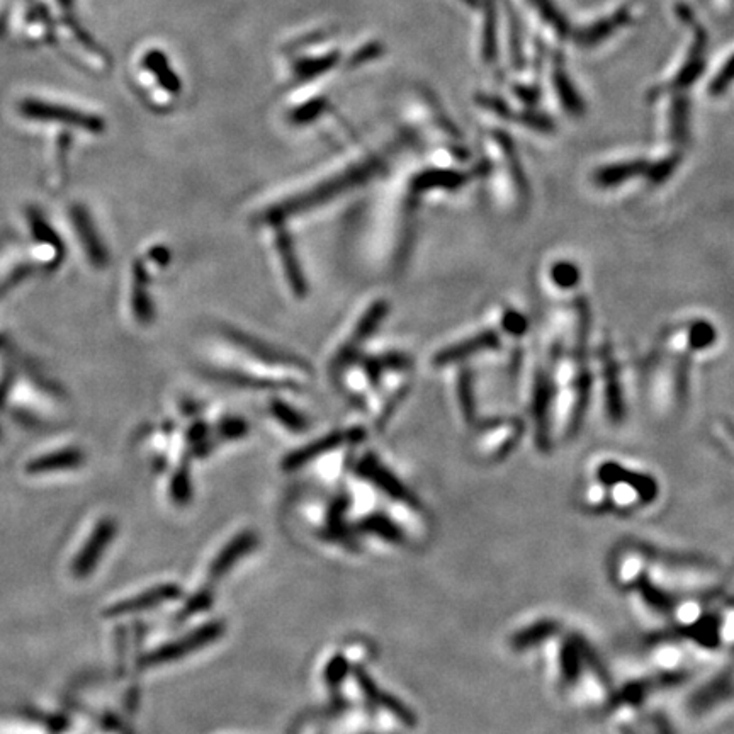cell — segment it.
I'll list each match as a JSON object with an SVG mask.
<instances>
[{
    "label": "cell",
    "instance_id": "6da1fadb",
    "mask_svg": "<svg viewBox=\"0 0 734 734\" xmlns=\"http://www.w3.org/2000/svg\"><path fill=\"white\" fill-rule=\"evenodd\" d=\"M551 381L549 437L553 442L575 439L592 395V367L587 351H563L548 361Z\"/></svg>",
    "mask_w": 734,
    "mask_h": 734
},
{
    "label": "cell",
    "instance_id": "7a4b0ae2",
    "mask_svg": "<svg viewBox=\"0 0 734 734\" xmlns=\"http://www.w3.org/2000/svg\"><path fill=\"white\" fill-rule=\"evenodd\" d=\"M650 578L675 597L718 595L721 568L704 556L651 546Z\"/></svg>",
    "mask_w": 734,
    "mask_h": 734
},
{
    "label": "cell",
    "instance_id": "3957f363",
    "mask_svg": "<svg viewBox=\"0 0 734 734\" xmlns=\"http://www.w3.org/2000/svg\"><path fill=\"white\" fill-rule=\"evenodd\" d=\"M485 150L493 201L507 215L524 213L529 203V186L512 138L503 131H490Z\"/></svg>",
    "mask_w": 734,
    "mask_h": 734
},
{
    "label": "cell",
    "instance_id": "277c9868",
    "mask_svg": "<svg viewBox=\"0 0 734 734\" xmlns=\"http://www.w3.org/2000/svg\"><path fill=\"white\" fill-rule=\"evenodd\" d=\"M593 478L607 485L609 512L631 517L655 502L660 493L658 481L648 473L629 468L616 459H604L592 468Z\"/></svg>",
    "mask_w": 734,
    "mask_h": 734
},
{
    "label": "cell",
    "instance_id": "5b68a950",
    "mask_svg": "<svg viewBox=\"0 0 734 734\" xmlns=\"http://www.w3.org/2000/svg\"><path fill=\"white\" fill-rule=\"evenodd\" d=\"M675 16L684 24L689 41L682 48V55L673 60L668 74L661 79L660 84L651 89L650 97L660 96L663 92H685L690 85H694L706 70L707 36L706 29L695 16V12L684 2L675 6Z\"/></svg>",
    "mask_w": 734,
    "mask_h": 734
},
{
    "label": "cell",
    "instance_id": "8992f818",
    "mask_svg": "<svg viewBox=\"0 0 734 734\" xmlns=\"http://www.w3.org/2000/svg\"><path fill=\"white\" fill-rule=\"evenodd\" d=\"M590 644L583 634L561 629L539 650L543 658L544 680L554 694L566 697L582 668Z\"/></svg>",
    "mask_w": 734,
    "mask_h": 734
},
{
    "label": "cell",
    "instance_id": "52a82bcc",
    "mask_svg": "<svg viewBox=\"0 0 734 734\" xmlns=\"http://www.w3.org/2000/svg\"><path fill=\"white\" fill-rule=\"evenodd\" d=\"M697 656L692 646L670 629L658 631L646 646L650 673L660 680L663 689L689 682L694 677Z\"/></svg>",
    "mask_w": 734,
    "mask_h": 734
},
{
    "label": "cell",
    "instance_id": "ba28073f",
    "mask_svg": "<svg viewBox=\"0 0 734 734\" xmlns=\"http://www.w3.org/2000/svg\"><path fill=\"white\" fill-rule=\"evenodd\" d=\"M2 401L11 405L21 417L43 424V420L57 417L62 410L63 398L53 384L31 371L12 374L7 383Z\"/></svg>",
    "mask_w": 734,
    "mask_h": 734
},
{
    "label": "cell",
    "instance_id": "9c48e42d",
    "mask_svg": "<svg viewBox=\"0 0 734 734\" xmlns=\"http://www.w3.org/2000/svg\"><path fill=\"white\" fill-rule=\"evenodd\" d=\"M648 396L663 417L677 413L687 398V357L660 349L651 359Z\"/></svg>",
    "mask_w": 734,
    "mask_h": 734
},
{
    "label": "cell",
    "instance_id": "30bf717a",
    "mask_svg": "<svg viewBox=\"0 0 734 734\" xmlns=\"http://www.w3.org/2000/svg\"><path fill=\"white\" fill-rule=\"evenodd\" d=\"M616 684L592 643L588 644L582 668L568 692L573 706L587 714H609L616 701Z\"/></svg>",
    "mask_w": 734,
    "mask_h": 734
},
{
    "label": "cell",
    "instance_id": "8fae6325",
    "mask_svg": "<svg viewBox=\"0 0 734 734\" xmlns=\"http://www.w3.org/2000/svg\"><path fill=\"white\" fill-rule=\"evenodd\" d=\"M114 536H116V522L109 517H101L92 522L87 529L80 531L63 558L65 575L72 576L74 580L89 578L101 563L109 544L113 543Z\"/></svg>",
    "mask_w": 734,
    "mask_h": 734
},
{
    "label": "cell",
    "instance_id": "7c38bea8",
    "mask_svg": "<svg viewBox=\"0 0 734 734\" xmlns=\"http://www.w3.org/2000/svg\"><path fill=\"white\" fill-rule=\"evenodd\" d=\"M731 702H734V670L723 667L706 675L687 692L682 709L685 718L694 723L706 721Z\"/></svg>",
    "mask_w": 734,
    "mask_h": 734
},
{
    "label": "cell",
    "instance_id": "4fadbf2b",
    "mask_svg": "<svg viewBox=\"0 0 734 734\" xmlns=\"http://www.w3.org/2000/svg\"><path fill=\"white\" fill-rule=\"evenodd\" d=\"M526 410L531 418L532 439L537 451L548 452L553 444L549 437V407H551V381L548 364L532 362L531 371L526 374Z\"/></svg>",
    "mask_w": 734,
    "mask_h": 734
},
{
    "label": "cell",
    "instance_id": "5bb4252c",
    "mask_svg": "<svg viewBox=\"0 0 734 734\" xmlns=\"http://www.w3.org/2000/svg\"><path fill=\"white\" fill-rule=\"evenodd\" d=\"M84 466L85 452L65 442L31 454L23 463V475L29 480H60L79 473Z\"/></svg>",
    "mask_w": 734,
    "mask_h": 734
},
{
    "label": "cell",
    "instance_id": "9a60e30c",
    "mask_svg": "<svg viewBox=\"0 0 734 734\" xmlns=\"http://www.w3.org/2000/svg\"><path fill=\"white\" fill-rule=\"evenodd\" d=\"M651 546L643 543H622L610 553L607 571L609 580L619 592L629 593L650 576Z\"/></svg>",
    "mask_w": 734,
    "mask_h": 734
},
{
    "label": "cell",
    "instance_id": "2e32d148",
    "mask_svg": "<svg viewBox=\"0 0 734 734\" xmlns=\"http://www.w3.org/2000/svg\"><path fill=\"white\" fill-rule=\"evenodd\" d=\"M29 226V243L26 250L29 264L40 271H57L65 260V247L57 230L45 220V216L31 209L26 216Z\"/></svg>",
    "mask_w": 734,
    "mask_h": 734
},
{
    "label": "cell",
    "instance_id": "e0dca14e",
    "mask_svg": "<svg viewBox=\"0 0 734 734\" xmlns=\"http://www.w3.org/2000/svg\"><path fill=\"white\" fill-rule=\"evenodd\" d=\"M526 425L519 418L505 417L490 420L478 434L476 451L485 463H500L509 458L524 437Z\"/></svg>",
    "mask_w": 734,
    "mask_h": 734
},
{
    "label": "cell",
    "instance_id": "ac0fdd59",
    "mask_svg": "<svg viewBox=\"0 0 734 734\" xmlns=\"http://www.w3.org/2000/svg\"><path fill=\"white\" fill-rule=\"evenodd\" d=\"M629 595L631 609L638 616L639 621L646 626L665 631L670 629V617H672L673 602L675 595L665 588L656 585L650 576L633 588Z\"/></svg>",
    "mask_w": 734,
    "mask_h": 734
},
{
    "label": "cell",
    "instance_id": "d6986e66",
    "mask_svg": "<svg viewBox=\"0 0 734 734\" xmlns=\"http://www.w3.org/2000/svg\"><path fill=\"white\" fill-rule=\"evenodd\" d=\"M593 357H595V373H592V376L597 378L600 384V396H602L605 417L609 420V424H622L624 415H626V405H624V396H622L621 383H619V369H617L614 352L609 342H602Z\"/></svg>",
    "mask_w": 734,
    "mask_h": 734
},
{
    "label": "cell",
    "instance_id": "ffe728a7",
    "mask_svg": "<svg viewBox=\"0 0 734 734\" xmlns=\"http://www.w3.org/2000/svg\"><path fill=\"white\" fill-rule=\"evenodd\" d=\"M67 223H70L72 237H74L80 254H84L89 266L102 269L108 264V252L102 238L97 233V226L89 215V211L82 204L75 203L67 208Z\"/></svg>",
    "mask_w": 734,
    "mask_h": 734
},
{
    "label": "cell",
    "instance_id": "44dd1931",
    "mask_svg": "<svg viewBox=\"0 0 734 734\" xmlns=\"http://www.w3.org/2000/svg\"><path fill=\"white\" fill-rule=\"evenodd\" d=\"M653 101L660 102L658 121L663 142L682 148L689 136L690 111L685 92H663L653 97Z\"/></svg>",
    "mask_w": 734,
    "mask_h": 734
},
{
    "label": "cell",
    "instance_id": "7402d4cb",
    "mask_svg": "<svg viewBox=\"0 0 734 734\" xmlns=\"http://www.w3.org/2000/svg\"><path fill=\"white\" fill-rule=\"evenodd\" d=\"M223 631H225L223 622H209L206 626L199 627V629L187 634L176 643L165 644V646H160L157 650L152 651L150 655L143 658L142 665L143 667H155L160 663L181 660L184 656L191 655L194 651L215 643L216 639H220Z\"/></svg>",
    "mask_w": 734,
    "mask_h": 734
},
{
    "label": "cell",
    "instance_id": "603a6c76",
    "mask_svg": "<svg viewBox=\"0 0 734 734\" xmlns=\"http://www.w3.org/2000/svg\"><path fill=\"white\" fill-rule=\"evenodd\" d=\"M563 622L553 616H537L514 627L507 636V646L514 655L539 651L549 639L563 629Z\"/></svg>",
    "mask_w": 734,
    "mask_h": 734
},
{
    "label": "cell",
    "instance_id": "cb8c5ba5",
    "mask_svg": "<svg viewBox=\"0 0 734 734\" xmlns=\"http://www.w3.org/2000/svg\"><path fill=\"white\" fill-rule=\"evenodd\" d=\"M21 113L26 118L36 119V121H50L57 125L79 128V130L99 131L102 128V121L97 116L80 113L75 109L60 106V104H51V102L29 99L21 104Z\"/></svg>",
    "mask_w": 734,
    "mask_h": 734
},
{
    "label": "cell",
    "instance_id": "d4e9b609",
    "mask_svg": "<svg viewBox=\"0 0 734 734\" xmlns=\"http://www.w3.org/2000/svg\"><path fill=\"white\" fill-rule=\"evenodd\" d=\"M638 11V6H634V4L619 7L607 16L593 21L592 24L576 29L573 33V40H575L576 45L582 46V48H595V46L602 45L605 40H609L610 36H614L622 28H627L629 24H633L634 19L638 16Z\"/></svg>",
    "mask_w": 734,
    "mask_h": 734
},
{
    "label": "cell",
    "instance_id": "484cf974",
    "mask_svg": "<svg viewBox=\"0 0 734 734\" xmlns=\"http://www.w3.org/2000/svg\"><path fill=\"white\" fill-rule=\"evenodd\" d=\"M714 340H716V330L712 328L711 323L695 320V322L684 323V325L672 328L665 335L661 349L678 354V356L689 357L694 352L709 349L714 344Z\"/></svg>",
    "mask_w": 734,
    "mask_h": 734
},
{
    "label": "cell",
    "instance_id": "4316f807",
    "mask_svg": "<svg viewBox=\"0 0 734 734\" xmlns=\"http://www.w3.org/2000/svg\"><path fill=\"white\" fill-rule=\"evenodd\" d=\"M549 68H551L549 70V80H551V87H553L554 97L558 101L559 108L571 118H582L585 114V102L580 97V92L576 91L575 84H573V80H571L570 74L566 70L565 60H563L559 51L553 53Z\"/></svg>",
    "mask_w": 734,
    "mask_h": 734
},
{
    "label": "cell",
    "instance_id": "83f0119b",
    "mask_svg": "<svg viewBox=\"0 0 734 734\" xmlns=\"http://www.w3.org/2000/svg\"><path fill=\"white\" fill-rule=\"evenodd\" d=\"M181 593V588L174 585V583L159 585V587L150 588V590H145V592L138 593V595H133V597L109 605L108 609L104 610V614L108 617L130 616V614H136L140 610L152 609V607L165 604L170 600H176L177 597H181Z\"/></svg>",
    "mask_w": 734,
    "mask_h": 734
},
{
    "label": "cell",
    "instance_id": "f1b7e54d",
    "mask_svg": "<svg viewBox=\"0 0 734 734\" xmlns=\"http://www.w3.org/2000/svg\"><path fill=\"white\" fill-rule=\"evenodd\" d=\"M498 347H500V335L495 330H483L480 334L473 335L459 344L449 345L434 357V362L439 366L456 364L480 352L495 351Z\"/></svg>",
    "mask_w": 734,
    "mask_h": 734
},
{
    "label": "cell",
    "instance_id": "f546056e",
    "mask_svg": "<svg viewBox=\"0 0 734 734\" xmlns=\"http://www.w3.org/2000/svg\"><path fill=\"white\" fill-rule=\"evenodd\" d=\"M356 678L357 684H359V687H361L362 692H364V695H366L369 701L376 704V706L383 707L386 711H390L391 714H395L396 718L400 719L401 723L405 724V726H410V728L415 726V723H417L415 714L403 702L398 701L396 697H391L388 692L379 689L373 678L369 677L366 672H362L361 668H357Z\"/></svg>",
    "mask_w": 734,
    "mask_h": 734
},
{
    "label": "cell",
    "instance_id": "4dcf8cb0",
    "mask_svg": "<svg viewBox=\"0 0 734 734\" xmlns=\"http://www.w3.org/2000/svg\"><path fill=\"white\" fill-rule=\"evenodd\" d=\"M362 432L359 430H351V432H335V434L327 435L320 441L311 442L308 446L303 447L300 451L289 454L288 458L284 459V469H298L301 466H305L308 461L313 458L322 456L325 452L332 451L334 447L340 446L347 441H356L361 439Z\"/></svg>",
    "mask_w": 734,
    "mask_h": 734
},
{
    "label": "cell",
    "instance_id": "1f68e13d",
    "mask_svg": "<svg viewBox=\"0 0 734 734\" xmlns=\"http://www.w3.org/2000/svg\"><path fill=\"white\" fill-rule=\"evenodd\" d=\"M362 476H366L369 480L373 481L374 485H378L383 492L388 493L390 497L400 500V502L407 503L413 509H417L418 503L417 498L413 497L412 493L408 492L405 486L401 485L400 481L396 480L395 476L391 475L390 471H386L383 466H379L378 461L373 458H366L362 461L359 466Z\"/></svg>",
    "mask_w": 734,
    "mask_h": 734
},
{
    "label": "cell",
    "instance_id": "d6a6232c",
    "mask_svg": "<svg viewBox=\"0 0 734 734\" xmlns=\"http://www.w3.org/2000/svg\"><path fill=\"white\" fill-rule=\"evenodd\" d=\"M255 544H257V536L254 532H242L240 536L235 537L216 556L213 565L209 568V578L220 580L221 576H225L232 566L237 565L238 559L242 558L243 554H249L255 548Z\"/></svg>",
    "mask_w": 734,
    "mask_h": 734
},
{
    "label": "cell",
    "instance_id": "836d02e7",
    "mask_svg": "<svg viewBox=\"0 0 734 734\" xmlns=\"http://www.w3.org/2000/svg\"><path fill=\"white\" fill-rule=\"evenodd\" d=\"M646 159L622 160L616 164L604 165L595 170L593 182L602 189L617 187L624 182L633 181L636 177H644Z\"/></svg>",
    "mask_w": 734,
    "mask_h": 734
},
{
    "label": "cell",
    "instance_id": "e575fe53",
    "mask_svg": "<svg viewBox=\"0 0 734 734\" xmlns=\"http://www.w3.org/2000/svg\"><path fill=\"white\" fill-rule=\"evenodd\" d=\"M483 21H481V58L493 63L498 57V9L497 0H483Z\"/></svg>",
    "mask_w": 734,
    "mask_h": 734
},
{
    "label": "cell",
    "instance_id": "d590c367",
    "mask_svg": "<svg viewBox=\"0 0 734 734\" xmlns=\"http://www.w3.org/2000/svg\"><path fill=\"white\" fill-rule=\"evenodd\" d=\"M0 734H57L48 719L31 714H0Z\"/></svg>",
    "mask_w": 734,
    "mask_h": 734
},
{
    "label": "cell",
    "instance_id": "8d00e7d4",
    "mask_svg": "<svg viewBox=\"0 0 734 734\" xmlns=\"http://www.w3.org/2000/svg\"><path fill=\"white\" fill-rule=\"evenodd\" d=\"M578 505L583 512L592 515H607L609 512V492L607 485L599 478L590 476L583 483L580 492H578Z\"/></svg>",
    "mask_w": 734,
    "mask_h": 734
},
{
    "label": "cell",
    "instance_id": "74e56055",
    "mask_svg": "<svg viewBox=\"0 0 734 734\" xmlns=\"http://www.w3.org/2000/svg\"><path fill=\"white\" fill-rule=\"evenodd\" d=\"M524 2L531 7L537 19L546 26V29L553 36L566 38L570 34V24H568L563 12L559 11V7L554 4L553 0H524Z\"/></svg>",
    "mask_w": 734,
    "mask_h": 734
},
{
    "label": "cell",
    "instance_id": "f35d334b",
    "mask_svg": "<svg viewBox=\"0 0 734 734\" xmlns=\"http://www.w3.org/2000/svg\"><path fill=\"white\" fill-rule=\"evenodd\" d=\"M466 172L454 169H432L424 172L415 181V191H430V189H458L468 182Z\"/></svg>",
    "mask_w": 734,
    "mask_h": 734
},
{
    "label": "cell",
    "instance_id": "ab89813d",
    "mask_svg": "<svg viewBox=\"0 0 734 734\" xmlns=\"http://www.w3.org/2000/svg\"><path fill=\"white\" fill-rule=\"evenodd\" d=\"M131 306H133V315L142 323L152 320L153 310L152 303L148 300L147 277L143 271L142 264H135L133 267V284H131Z\"/></svg>",
    "mask_w": 734,
    "mask_h": 734
},
{
    "label": "cell",
    "instance_id": "60d3db41",
    "mask_svg": "<svg viewBox=\"0 0 734 734\" xmlns=\"http://www.w3.org/2000/svg\"><path fill=\"white\" fill-rule=\"evenodd\" d=\"M719 651L734 656V599L716 605Z\"/></svg>",
    "mask_w": 734,
    "mask_h": 734
},
{
    "label": "cell",
    "instance_id": "b9f144b4",
    "mask_svg": "<svg viewBox=\"0 0 734 734\" xmlns=\"http://www.w3.org/2000/svg\"><path fill=\"white\" fill-rule=\"evenodd\" d=\"M277 250H279L281 260H283L286 272H288L289 284H291V288H293L294 293H305V279H303L300 266H298L296 257H294V250L293 247H291V242H289V238L286 237L284 233H281V235L277 237Z\"/></svg>",
    "mask_w": 734,
    "mask_h": 734
},
{
    "label": "cell",
    "instance_id": "7bdbcfd3",
    "mask_svg": "<svg viewBox=\"0 0 734 734\" xmlns=\"http://www.w3.org/2000/svg\"><path fill=\"white\" fill-rule=\"evenodd\" d=\"M362 529H366L367 532H373L376 536L383 537L390 543L400 544L405 541V536L401 532L400 527L396 526L395 522H391L388 517L384 515H371L362 522Z\"/></svg>",
    "mask_w": 734,
    "mask_h": 734
},
{
    "label": "cell",
    "instance_id": "ee69618b",
    "mask_svg": "<svg viewBox=\"0 0 734 734\" xmlns=\"http://www.w3.org/2000/svg\"><path fill=\"white\" fill-rule=\"evenodd\" d=\"M456 393H458L459 410L463 413L464 422L468 425H475V420H478V415H476L473 384H471L468 373L459 374L458 390H456Z\"/></svg>",
    "mask_w": 734,
    "mask_h": 734
},
{
    "label": "cell",
    "instance_id": "f6af8a7d",
    "mask_svg": "<svg viewBox=\"0 0 734 734\" xmlns=\"http://www.w3.org/2000/svg\"><path fill=\"white\" fill-rule=\"evenodd\" d=\"M638 712L626 711V709H614L607 714L612 726V734H644L643 729L636 726Z\"/></svg>",
    "mask_w": 734,
    "mask_h": 734
},
{
    "label": "cell",
    "instance_id": "bcb514c9",
    "mask_svg": "<svg viewBox=\"0 0 734 734\" xmlns=\"http://www.w3.org/2000/svg\"><path fill=\"white\" fill-rule=\"evenodd\" d=\"M549 276H551V281H553L554 286L559 289L575 288L578 281H580V271L576 269L575 264L566 262V260L556 262V264L551 267Z\"/></svg>",
    "mask_w": 734,
    "mask_h": 734
},
{
    "label": "cell",
    "instance_id": "7dc6e473",
    "mask_svg": "<svg viewBox=\"0 0 734 734\" xmlns=\"http://www.w3.org/2000/svg\"><path fill=\"white\" fill-rule=\"evenodd\" d=\"M734 84V53L723 63V67L719 68L718 74L714 75L709 84V94L711 96H721L728 91L729 87Z\"/></svg>",
    "mask_w": 734,
    "mask_h": 734
},
{
    "label": "cell",
    "instance_id": "c3c4849f",
    "mask_svg": "<svg viewBox=\"0 0 734 734\" xmlns=\"http://www.w3.org/2000/svg\"><path fill=\"white\" fill-rule=\"evenodd\" d=\"M500 325H502L503 332H507L512 337H522L529 328L527 318L520 311L510 310V308H503L500 313Z\"/></svg>",
    "mask_w": 734,
    "mask_h": 734
},
{
    "label": "cell",
    "instance_id": "681fc988",
    "mask_svg": "<svg viewBox=\"0 0 734 734\" xmlns=\"http://www.w3.org/2000/svg\"><path fill=\"white\" fill-rule=\"evenodd\" d=\"M644 734H677L670 719L660 711L648 712L643 718Z\"/></svg>",
    "mask_w": 734,
    "mask_h": 734
},
{
    "label": "cell",
    "instance_id": "f907efd6",
    "mask_svg": "<svg viewBox=\"0 0 734 734\" xmlns=\"http://www.w3.org/2000/svg\"><path fill=\"white\" fill-rule=\"evenodd\" d=\"M272 412H274V415H276L277 420H279L281 424L286 425L288 429H306L305 418L301 417L300 413L291 410L288 405H283V403H274V405H272Z\"/></svg>",
    "mask_w": 734,
    "mask_h": 734
},
{
    "label": "cell",
    "instance_id": "816d5d0a",
    "mask_svg": "<svg viewBox=\"0 0 734 734\" xmlns=\"http://www.w3.org/2000/svg\"><path fill=\"white\" fill-rule=\"evenodd\" d=\"M172 498L176 500L177 503H181V505H184V503L189 502V498H191V481H189V476H187L186 471H179L176 476H174V481H172Z\"/></svg>",
    "mask_w": 734,
    "mask_h": 734
},
{
    "label": "cell",
    "instance_id": "f5cc1de1",
    "mask_svg": "<svg viewBox=\"0 0 734 734\" xmlns=\"http://www.w3.org/2000/svg\"><path fill=\"white\" fill-rule=\"evenodd\" d=\"M209 604H211V593L209 592H199L194 599L189 600L186 605H184V609H182V614L179 619H186V617L194 616V614H198L199 610L208 609Z\"/></svg>",
    "mask_w": 734,
    "mask_h": 734
},
{
    "label": "cell",
    "instance_id": "db71d44e",
    "mask_svg": "<svg viewBox=\"0 0 734 734\" xmlns=\"http://www.w3.org/2000/svg\"><path fill=\"white\" fill-rule=\"evenodd\" d=\"M347 661L344 658H335L327 668V680L330 684H340L344 680L345 673H347Z\"/></svg>",
    "mask_w": 734,
    "mask_h": 734
},
{
    "label": "cell",
    "instance_id": "11a10c76",
    "mask_svg": "<svg viewBox=\"0 0 734 734\" xmlns=\"http://www.w3.org/2000/svg\"><path fill=\"white\" fill-rule=\"evenodd\" d=\"M221 430H223V435H225V437H240V435L247 432V425L240 422V420H232V422H226V424L221 427Z\"/></svg>",
    "mask_w": 734,
    "mask_h": 734
},
{
    "label": "cell",
    "instance_id": "9f6ffc18",
    "mask_svg": "<svg viewBox=\"0 0 734 734\" xmlns=\"http://www.w3.org/2000/svg\"><path fill=\"white\" fill-rule=\"evenodd\" d=\"M712 6L721 14H729L734 9V0H711Z\"/></svg>",
    "mask_w": 734,
    "mask_h": 734
}]
</instances>
